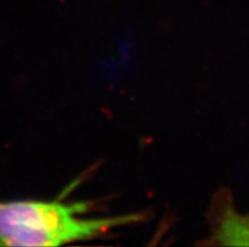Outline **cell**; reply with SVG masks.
Listing matches in <instances>:
<instances>
[{
  "label": "cell",
  "mask_w": 249,
  "mask_h": 247,
  "mask_svg": "<svg viewBox=\"0 0 249 247\" xmlns=\"http://www.w3.org/2000/svg\"><path fill=\"white\" fill-rule=\"evenodd\" d=\"M212 233L209 244L218 246H249V212L235 208L231 197L216 198L212 208Z\"/></svg>",
  "instance_id": "7a4b0ae2"
},
{
  "label": "cell",
  "mask_w": 249,
  "mask_h": 247,
  "mask_svg": "<svg viewBox=\"0 0 249 247\" xmlns=\"http://www.w3.org/2000/svg\"><path fill=\"white\" fill-rule=\"evenodd\" d=\"M84 202L8 200L0 202V246L56 247L89 241L120 226L142 221L141 213L86 218Z\"/></svg>",
  "instance_id": "6da1fadb"
}]
</instances>
